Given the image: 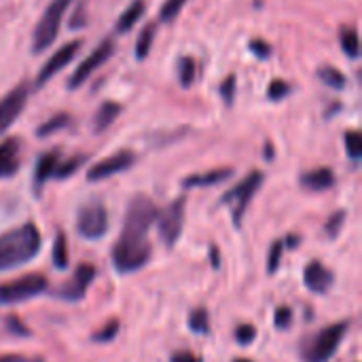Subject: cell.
Instances as JSON below:
<instances>
[{
	"label": "cell",
	"instance_id": "cell-1",
	"mask_svg": "<svg viewBox=\"0 0 362 362\" xmlns=\"http://www.w3.org/2000/svg\"><path fill=\"white\" fill-rule=\"evenodd\" d=\"M157 214L159 208L148 195L138 193L132 197L121 235L112 246V265L121 276L136 274L151 261L153 248L148 242V233L157 221Z\"/></svg>",
	"mask_w": 362,
	"mask_h": 362
},
{
	"label": "cell",
	"instance_id": "cell-2",
	"mask_svg": "<svg viewBox=\"0 0 362 362\" xmlns=\"http://www.w3.org/2000/svg\"><path fill=\"white\" fill-rule=\"evenodd\" d=\"M42 246V235L34 223L17 225L0 235V272L30 263Z\"/></svg>",
	"mask_w": 362,
	"mask_h": 362
},
{
	"label": "cell",
	"instance_id": "cell-3",
	"mask_svg": "<svg viewBox=\"0 0 362 362\" xmlns=\"http://www.w3.org/2000/svg\"><path fill=\"white\" fill-rule=\"evenodd\" d=\"M348 327L350 322L348 320H341V322H335V325H329L325 327L320 333H316L301 350V356L305 362H329L335 352L339 350L344 337L348 335Z\"/></svg>",
	"mask_w": 362,
	"mask_h": 362
},
{
	"label": "cell",
	"instance_id": "cell-4",
	"mask_svg": "<svg viewBox=\"0 0 362 362\" xmlns=\"http://www.w3.org/2000/svg\"><path fill=\"white\" fill-rule=\"evenodd\" d=\"M72 2L74 0H51L49 2L40 21L34 28V38H32V51L34 53H42L45 49H49L55 42V38L59 34V25L64 21V15Z\"/></svg>",
	"mask_w": 362,
	"mask_h": 362
},
{
	"label": "cell",
	"instance_id": "cell-5",
	"mask_svg": "<svg viewBox=\"0 0 362 362\" xmlns=\"http://www.w3.org/2000/svg\"><path fill=\"white\" fill-rule=\"evenodd\" d=\"M49 288V280L42 274H28L17 280L0 284V303L15 305L42 295Z\"/></svg>",
	"mask_w": 362,
	"mask_h": 362
},
{
	"label": "cell",
	"instance_id": "cell-6",
	"mask_svg": "<svg viewBox=\"0 0 362 362\" xmlns=\"http://www.w3.org/2000/svg\"><path fill=\"white\" fill-rule=\"evenodd\" d=\"M263 180H265V174L261 170H252L244 180H240L231 191H227L223 195V204L231 206V214H233V223L235 225L242 223V218H244V214H246L255 193L263 185Z\"/></svg>",
	"mask_w": 362,
	"mask_h": 362
},
{
	"label": "cell",
	"instance_id": "cell-7",
	"mask_svg": "<svg viewBox=\"0 0 362 362\" xmlns=\"http://www.w3.org/2000/svg\"><path fill=\"white\" fill-rule=\"evenodd\" d=\"M76 231L85 240H100L108 231V210L100 202H89L78 208Z\"/></svg>",
	"mask_w": 362,
	"mask_h": 362
},
{
	"label": "cell",
	"instance_id": "cell-8",
	"mask_svg": "<svg viewBox=\"0 0 362 362\" xmlns=\"http://www.w3.org/2000/svg\"><path fill=\"white\" fill-rule=\"evenodd\" d=\"M112 53H115V40L112 38H104L76 68H74V72L70 74V78H68V87L70 89H76V87H81L83 83H87L110 57H112Z\"/></svg>",
	"mask_w": 362,
	"mask_h": 362
},
{
	"label": "cell",
	"instance_id": "cell-9",
	"mask_svg": "<svg viewBox=\"0 0 362 362\" xmlns=\"http://www.w3.org/2000/svg\"><path fill=\"white\" fill-rule=\"evenodd\" d=\"M185 208H187V197L182 195L174 199L165 210H159L155 223L159 229V238L163 240L165 246H174L180 240L185 227Z\"/></svg>",
	"mask_w": 362,
	"mask_h": 362
},
{
	"label": "cell",
	"instance_id": "cell-10",
	"mask_svg": "<svg viewBox=\"0 0 362 362\" xmlns=\"http://www.w3.org/2000/svg\"><path fill=\"white\" fill-rule=\"evenodd\" d=\"M81 47H83V38H74V40H68L66 45H62L59 49H55V53L40 66L34 85H36V87L47 85L59 70H64V68L74 59V55L81 51Z\"/></svg>",
	"mask_w": 362,
	"mask_h": 362
},
{
	"label": "cell",
	"instance_id": "cell-11",
	"mask_svg": "<svg viewBox=\"0 0 362 362\" xmlns=\"http://www.w3.org/2000/svg\"><path fill=\"white\" fill-rule=\"evenodd\" d=\"M28 95H30L28 81H19L11 91H6L0 98V134H4L17 121V117L28 104Z\"/></svg>",
	"mask_w": 362,
	"mask_h": 362
},
{
	"label": "cell",
	"instance_id": "cell-12",
	"mask_svg": "<svg viewBox=\"0 0 362 362\" xmlns=\"http://www.w3.org/2000/svg\"><path fill=\"white\" fill-rule=\"evenodd\" d=\"M136 163V155L132 151H119L98 163H93L89 170H87V180L91 182H98V180H106L115 174H121L125 170H129L132 165Z\"/></svg>",
	"mask_w": 362,
	"mask_h": 362
},
{
	"label": "cell",
	"instance_id": "cell-13",
	"mask_svg": "<svg viewBox=\"0 0 362 362\" xmlns=\"http://www.w3.org/2000/svg\"><path fill=\"white\" fill-rule=\"evenodd\" d=\"M93 278H95V267L89 263H81L74 269V276L57 291V295L66 301H81L85 297L87 288L91 286Z\"/></svg>",
	"mask_w": 362,
	"mask_h": 362
},
{
	"label": "cell",
	"instance_id": "cell-14",
	"mask_svg": "<svg viewBox=\"0 0 362 362\" xmlns=\"http://www.w3.org/2000/svg\"><path fill=\"white\" fill-rule=\"evenodd\" d=\"M21 165V140L8 136L0 142V178H11Z\"/></svg>",
	"mask_w": 362,
	"mask_h": 362
},
{
	"label": "cell",
	"instance_id": "cell-15",
	"mask_svg": "<svg viewBox=\"0 0 362 362\" xmlns=\"http://www.w3.org/2000/svg\"><path fill=\"white\" fill-rule=\"evenodd\" d=\"M303 282L305 286L316 293V295H325L331 286H333V274L329 267H325L320 261H312L305 265L303 269Z\"/></svg>",
	"mask_w": 362,
	"mask_h": 362
},
{
	"label": "cell",
	"instance_id": "cell-16",
	"mask_svg": "<svg viewBox=\"0 0 362 362\" xmlns=\"http://www.w3.org/2000/svg\"><path fill=\"white\" fill-rule=\"evenodd\" d=\"M301 187L305 191H312V193L329 191V189L335 187V172L331 168H327V165L310 170V172H303L301 174Z\"/></svg>",
	"mask_w": 362,
	"mask_h": 362
},
{
	"label": "cell",
	"instance_id": "cell-17",
	"mask_svg": "<svg viewBox=\"0 0 362 362\" xmlns=\"http://www.w3.org/2000/svg\"><path fill=\"white\" fill-rule=\"evenodd\" d=\"M59 157H62L59 148H53V151H49V153L38 157L36 168H34V191H36V195H40V189L45 187V182L49 178H53L55 168L59 163Z\"/></svg>",
	"mask_w": 362,
	"mask_h": 362
},
{
	"label": "cell",
	"instance_id": "cell-18",
	"mask_svg": "<svg viewBox=\"0 0 362 362\" xmlns=\"http://www.w3.org/2000/svg\"><path fill=\"white\" fill-rule=\"evenodd\" d=\"M121 110H123V106H121L119 102H115V100L102 102L100 108H98L95 115H93V132H95V134H104V132L119 119Z\"/></svg>",
	"mask_w": 362,
	"mask_h": 362
},
{
	"label": "cell",
	"instance_id": "cell-19",
	"mask_svg": "<svg viewBox=\"0 0 362 362\" xmlns=\"http://www.w3.org/2000/svg\"><path fill=\"white\" fill-rule=\"evenodd\" d=\"M233 174L231 168H216L210 172H202V174H191L182 180L185 189H193V187H212V185H221L223 180H227Z\"/></svg>",
	"mask_w": 362,
	"mask_h": 362
},
{
	"label": "cell",
	"instance_id": "cell-20",
	"mask_svg": "<svg viewBox=\"0 0 362 362\" xmlns=\"http://www.w3.org/2000/svg\"><path fill=\"white\" fill-rule=\"evenodd\" d=\"M144 8H146V2L144 0H132V4L119 15V19H117V32L119 34H123V32H129L138 21H140V17L144 15Z\"/></svg>",
	"mask_w": 362,
	"mask_h": 362
},
{
	"label": "cell",
	"instance_id": "cell-21",
	"mask_svg": "<svg viewBox=\"0 0 362 362\" xmlns=\"http://www.w3.org/2000/svg\"><path fill=\"white\" fill-rule=\"evenodd\" d=\"M339 45H341V51L356 59L361 55V36H358V30L356 25H341L339 30Z\"/></svg>",
	"mask_w": 362,
	"mask_h": 362
},
{
	"label": "cell",
	"instance_id": "cell-22",
	"mask_svg": "<svg viewBox=\"0 0 362 362\" xmlns=\"http://www.w3.org/2000/svg\"><path fill=\"white\" fill-rule=\"evenodd\" d=\"M72 123V117L68 112H55L53 117H49L45 123H40L36 127V136L38 138H47V136H53L62 129H66L68 125Z\"/></svg>",
	"mask_w": 362,
	"mask_h": 362
},
{
	"label": "cell",
	"instance_id": "cell-23",
	"mask_svg": "<svg viewBox=\"0 0 362 362\" xmlns=\"http://www.w3.org/2000/svg\"><path fill=\"white\" fill-rule=\"evenodd\" d=\"M318 76L331 89H346V85H348L346 74L339 68H335V66H320L318 68Z\"/></svg>",
	"mask_w": 362,
	"mask_h": 362
},
{
	"label": "cell",
	"instance_id": "cell-24",
	"mask_svg": "<svg viewBox=\"0 0 362 362\" xmlns=\"http://www.w3.org/2000/svg\"><path fill=\"white\" fill-rule=\"evenodd\" d=\"M155 32H157V23L155 21H148L142 28V32H140V36L136 40V57L138 59H144L148 55V51L153 47V40H155Z\"/></svg>",
	"mask_w": 362,
	"mask_h": 362
},
{
	"label": "cell",
	"instance_id": "cell-25",
	"mask_svg": "<svg viewBox=\"0 0 362 362\" xmlns=\"http://www.w3.org/2000/svg\"><path fill=\"white\" fill-rule=\"evenodd\" d=\"M197 78V62L191 55H185L178 59V81L185 89H189Z\"/></svg>",
	"mask_w": 362,
	"mask_h": 362
},
{
	"label": "cell",
	"instance_id": "cell-26",
	"mask_svg": "<svg viewBox=\"0 0 362 362\" xmlns=\"http://www.w3.org/2000/svg\"><path fill=\"white\" fill-rule=\"evenodd\" d=\"M85 161H87V157H85V155H76V157H70V159H59V163H57V168H55L53 178H59V180L70 178L72 174H76V172L81 170V165H83Z\"/></svg>",
	"mask_w": 362,
	"mask_h": 362
},
{
	"label": "cell",
	"instance_id": "cell-27",
	"mask_svg": "<svg viewBox=\"0 0 362 362\" xmlns=\"http://www.w3.org/2000/svg\"><path fill=\"white\" fill-rule=\"evenodd\" d=\"M53 265L57 269H66L68 267V242H66V233L57 231L55 242H53Z\"/></svg>",
	"mask_w": 362,
	"mask_h": 362
},
{
	"label": "cell",
	"instance_id": "cell-28",
	"mask_svg": "<svg viewBox=\"0 0 362 362\" xmlns=\"http://www.w3.org/2000/svg\"><path fill=\"white\" fill-rule=\"evenodd\" d=\"M189 331L197 333V335H206L210 331V316L204 308H197L195 312H191L189 316Z\"/></svg>",
	"mask_w": 362,
	"mask_h": 362
},
{
	"label": "cell",
	"instance_id": "cell-29",
	"mask_svg": "<svg viewBox=\"0 0 362 362\" xmlns=\"http://www.w3.org/2000/svg\"><path fill=\"white\" fill-rule=\"evenodd\" d=\"M185 4H187V0H165L161 4V8H159V21L161 23H172L180 15Z\"/></svg>",
	"mask_w": 362,
	"mask_h": 362
},
{
	"label": "cell",
	"instance_id": "cell-30",
	"mask_svg": "<svg viewBox=\"0 0 362 362\" xmlns=\"http://www.w3.org/2000/svg\"><path fill=\"white\" fill-rule=\"evenodd\" d=\"M119 327H121V322H119L117 318H110L100 331H95V333L91 335V339L98 341V344H108V341H112V339L119 335Z\"/></svg>",
	"mask_w": 362,
	"mask_h": 362
},
{
	"label": "cell",
	"instance_id": "cell-31",
	"mask_svg": "<svg viewBox=\"0 0 362 362\" xmlns=\"http://www.w3.org/2000/svg\"><path fill=\"white\" fill-rule=\"evenodd\" d=\"M284 240H276L274 244H272V248H269V255H267V274L269 276H274L276 272H278V267H280V263H282V255H284Z\"/></svg>",
	"mask_w": 362,
	"mask_h": 362
},
{
	"label": "cell",
	"instance_id": "cell-32",
	"mask_svg": "<svg viewBox=\"0 0 362 362\" xmlns=\"http://www.w3.org/2000/svg\"><path fill=\"white\" fill-rule=\"evenodd\" d=\"M344 144H346V151L352 159H361L362 155V136L361 132L356 129H350L344 134Z\"/></svg>",
	"mask_w": 362,
	"mask_h": 362
},
{
	"label": "cell",
	"instance_id": "cell-33",
	"mask_svg": "<svg viewBox=\"0 0 362 362\" xmlns=\"http://www.w3.org/2000/svg\"><path fill=\"white\" fill-rule=\"evenodd\" d=\"M291 91H293L291 83H286L284 78H274V81L269 83V87H267V98L274 100V102H280V100H284L286 95H291Z\"/></svg>",
	"mask_w": 362,
	"mask_h": 362
},
{
	"label": "cell",
	"instance_id": "cell-34",
	"mask_svg": "<svg viewBox=\"0 0 362 362\" xmlns=\"http://www.w3.org/2000/svg\"><path fill=\"white\" fill-rule=\"evenodd\" d=\"M235 89H238V78H235V74H227V76L223 78V83H221V98H223V102H225L227 106L233 104V100H235Z\"/></svg>",
	"mask_w": 362,
	"mask_h": 362
},
{
	"label": "cell",
	"instance_id": "cell-35",
	"mask_svg": "<svg viewBox=\"0 0 362 362\" xmlns=\"http://www.w3.org/2000/svg\"><path fill=\"white\" fill-rule=\"evenodd\" d=\"M344 221H346V212H344V210L333 212V214L329 216L327 225H325V233H327L329 238H337L339 231H341V227H344Z\"/></svg>",
	"mask_w": 362,
	"mask_h": 362
},
{
	"label": "cell",
	"instance_id": "cell-36",
	"mask_svg": "<svg viewBox=\"0 0 362 362\" xmlns=\"http://www.w3.org/2000/svg\"><path fill=\"white\" fill-rule=\"evenodd\" d=\"M85 23H87V2L85 0H78L74 4L72 17H70V28L72 30H81Z\"/></svg>",
	"mask_w": 362,
	"mask_h": 362
},
{
	"label": "cell",
	"instance_id": "cell-37",
	"mask_svg": "<svg viewBox=\"0 0 362 362\" xmlns=\"http://www.w3.org/2000/svg\"><path fill=\"white\" fill-rule=\"evenodd\" d=\"M257 339V329L252 325H240L235 329V341L240 346H250Z\"/></svg>",
	"mask_w": 362,
	"mask_h": 362
},
{
	"label": "cell",
	"instance_id": "cell-38",
	"mask_svg": "<svg viewBox=\"0 0 362 362\" xmlns=\"http://www.w3.org/2000/svg\"><path fill=\"white\" fill-rule=\"evenodd\" d=\"M274 325H276V329L286 331V329L293 325V310L286 308V305L278 308V310H276V316H274Z\"/></svg>",
	"mask_w": 362,
	"mask_h": 362
},
{
	"label": "cell",
	"instance_id": "cell-39",
	"mask_svg": "<svg viewBox=\"0 0 362 362\" xmlns=\"http://www.w3.org/2000/svg\"><path fill=\"white\" fill-rule=\"evenodd\" d=\"M248 47H250V51H252L257 57H263V59H265V57L272 55V45H269L265 38H252Z\"/></svg>",
	"mask_w": 362,
	"mask_h": 362
},
{
	"label": "cell",
	"instance_id": "cell-40",
	"mask_svg": "<svg viewBox=\"0 0 362 362\" xmlns=\"http://www.w3.org/2000/svg\"><path fill=\"white\" fill-rule=\"evenodd\" d=\"M4 325H6V329H8L11 333H15V335H19V337H30V329H28L17 316H6Z\"/></svg>",
	"mask_w": 362,
	"mask_h": 362
},
{
	"label": "cell",
	"instance_id": "cell-41",
	"mask_svg": "<svg viewBox=\"0 0 362 362\" xmlns=\"http://www.w3.org/2000/svg\"><path fill=\"white\" fill-rule=\"evenodd\" d=\"M0 362H45L38 356H25V354H0Z\"/></svg>",
	"mask_w": 362,
	"mask_h": 362
},
{
	"label": "cell",
	"instance_id": "cell-42",
	"mask_svg": "<svg viewBox=\"0 0 362 362\" xmlns=\"http://www.w3.org/2000/svg\"><path fill=\"white\" fill-rule=\"evenodd\" d=\"M172 362H202L199 361V356H195L193 352H176V354H172Z\"/></svg>",
	"mask_w": 362,
	"mask_h": 362
},
{
	"label": "cell",
	"instance_id": "cell-43",
	"mask_svg": "<svg viewBox=\"0 0 362 362\" xmlns=\"http://www.w3.org/2000/svg\"><path fill=\"white\" fill-rule=\"evenodd\" d=\"M210 252H212V265L218 267V265H221V263H218V248H216V246H210Z\"/></svg>",
	"mask_w": 362,
	"mask_h": 362
},
{
	"label": "cell",
	"instance_id": "cell-44",
	"mask_svg": "<svg viewBox=\"0 0 362 362\" xmlns=\"http://www.w3.org/2000/svg\"><path fill=\"white\" fill-rule=\"evenodd\" d=\"M233 362H252V361H250V358H235Z\"/></svg>",
	"mask_w": 362,
	"mask_h": 362
}]
</instances>
